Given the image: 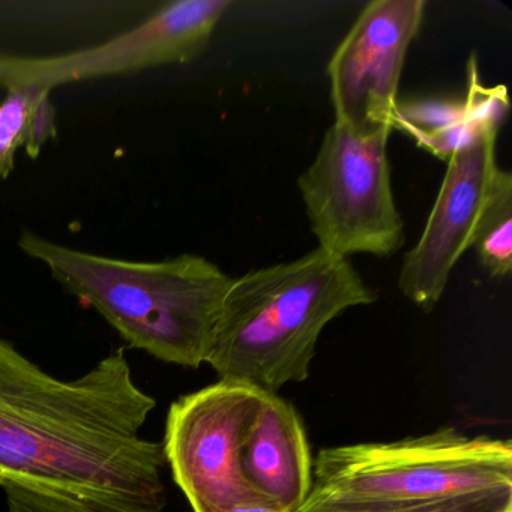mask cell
Returning a JSON list of instances; mask_svg holds the SVG:
<instances>
[{
	"instance_id": "4fadbf2b",
	"label": "cell",
	"mask_w": 512,
	"mask_h": 512,
	"mask_svg": "<svg viewBox=\"0 0 512 512\" xmlns=\"http://www.w3.org/2000/svg\"><path fill=\"white\" fill-rule=\"evenodd\" d=\"M472 248L482 268L493 278L512 271V175L497 169L476 223Z\"/></svg>"
},
{
	"instance_id": "30bf717a",
	"label": "cell",
	"mask_w": 512,
	"mask_h": 512,
	"mask_svg": "<svg viewBox=\"0 0 512 512\" xmlns=\"http://www.w3.org/2000/svg\"><path fill=\"white\" fill-rule=\"evenodd\" d=\"M250 487L280 511L298 512L313 490V461L301 416L295 407L266 392L241 449Z\"/></svg>"
},
{
	"instance_id": "3957f363",
	"label": "cell",
	"mask_w": 512,
	"mask_h": 512,
	"mask_svg": "<svg viewBox=\"0 0 512 512\" xmlns=\"http://www.w3.org/2000/svg\"><path fill=\"white\" fill-rule=\"evenodd\" d=\"M20 250L74 298L94 308L128 346L181 367L205 364L232 277L196 254L134 262L77 250L32 230Z\"/></svg>"
},
{
	"instance_id": "2e32d148",
	"label": "cell",
	"mask_w": 512,
	"mask_h": 512,
	"mask_svg": "<svg viewBox=\"0 0 512 512\" xmlns=\"http://www.w3.org/2000/svg\"><path fill=\"white\" fill-rule=\"evenodd\" d=\"M227 512H283L269 502L265 497H253V499L244 500V502L236 503L235 506Z\"/></svg>"
},
{
	"instance_id": "9c48e42d",
	"label": "cell",
	"mask_w": 512,
	"mask_h": 512,
	"mask_svg": "<svg viewBox=\"0 0 512 512\" xmlns=\"http://www.w3.org/2000/svg\"><path fill=\"white\" fill-rule=\"evenodd\" d=\"M499 131L487 130L446 163L445 178L418 244L398 275L401 293L425 313L436 308L458 260L472 248L476 223L496 175Z\"/></svg>"
},
{
	"instance_id": "52a82bcc",
	"label": "cell",
	"mask_w": 512,
	"mask_h": 512,
	"mask_svg": "<svg viewBox=\"0 0 512 512\" xmlns=\"http://www.w3.org/2000/svg\"><path fill=\"white\" fill-rule=\"evenodd\" d=\"M233 0H178L106 43L56 56L0 55V86L55 89L199 58Z\"/></svg>"
},
{
	"instance_id": "7c38bea8",
	"label": "cell",
	"mask_w": 512,
	"mask_h": 512,
	"mask_svg": "<svg viewBox=\"0 0 512 512\" xmlns=\"http://www.w3.org/2000/svg\"><path fill=\"white\" fill-rule=\"evenodd\" d=\"M298 512H512V488L442 499H370L311 490Z\"/></svg>"
},
{
	"instance_id": "ba28073f",
	"label": "cell",
	"mask_w": 512,
	"mask_h": 512,
	"mask_svg": "<svg viewBox=\"0 0 512 512\" xmlns=\"http://www.w3.org/2000/svg\"><path fill=\"white\" fill-rule=\"evenodd\" d=\"M425 0H373L359 14L328 64L335 124L356 134L392 128L410 44Z\"/></svg>"
},
{
	"instance_id": "9a60e30c",
	"label": "cell",
	"mask_w": 512,
	"mask_h": 512,
	"mask_svg": "<svg viewBox=\"0 0 512 512\" xmlns=\"http://www.w3.org/2000/svg\"><path fill=\"white\" fill-rule=\"evenodd\" d=\"M2 488L7 496L8 512H115L71 497L31 490L20 485H4Z\"/></svg>"
},
{
	"instance_id": "277c9868",
	"label": "cell",
	"mask_w": 512,
	"mask_h": 512,
	"mask_svg": "<svg viewBox=\"0 0 512 512\" xmlns=\"http://www.w3.org/2000/svg\"><path fill=\"white\" fill-rule=\"evenodd\" d=\"M313 475V490L341 497L427 500L508 490L512 445L448 427L397 442L323 449Z\"/></svg>"
},
{
	"instance_id": "6da1fadb",
	"label": "cell",
	"mask_w": 512,
	"mask_h": 512,
	"mask_svg": "<svg viewBox=\"0 0 512 512\" xmlns=\"http://www.w3.org/2000/svg\"><path fill=\"white\" fill-rule=\"evenodd\" d=\"M155 406L124 349L61 379L0 338V487L115 512L163 511V443L140 436Z\"/></svg>"
},
{
	"instance_id": "8fae6325",
	"label": "cell",
	"mask_w": 512,
	"mask_h": 512,
	"mask_svg": "<svg viewBox=\"0 0 512 512\" xmlns=\"http://www.w3.org/2000/svg\"><path fill=\"white\" fill-rule=\"evenodd\" d=\"M0 101V181L16 167L17 154L40 157L44 146L58 137L52 89L35 85H11Z\"/></svg>"
},
{
	"instance_id": "5bb4252c",
	"label": "cell",
	"mask_w": 512,
	"mask_h": 512,
	"mask_svg": "<svg viewBox=\"0 0 512 512\" xmlns=\"http://www.w3.org/2000/svg\"><path fill=\"white\" fill-rule=\"evenodd\" d=\"M467 121L482 125L470 113L466 98L461 101H412V103L397 104L392 130L398 128L412 137L424 136V134L439 133V131ZM482 127H487V125H482Z\"/></svg>"
},
{
	"instance_id": "5b68a950",
	"label": "cell",
	"mask_w": 512,
	"mask_h": 512,
	"mask_svg": "<svg viewBox=\"0 0 512 512\" xmlns=\"http://www.w3.org/2000/svg\"><path fill=\"white\" fill-rule=\"evenodd\" d=\"M392 128L356 134L332 124L298 187L319 248L347 257H388L404 245L388 160Z\"/></svg>"
},
{
	"instance_id": "7a4b0ae2",
	"label": "cell",
	"mask_w": 512,
	"mask_h": 512,
	"mask_svg": "<svg viewBox=\"0 0 512 512\" xmlns=\"http://www.w3.org/2000/svg\"><path fill=\"white\" fill-rule=\"evenodd\" d=\"M376 299L350 259L319 247L292 262L254 269L232 278L205 364L220 380L277 394L310 376L326 325Z\"/></svg>"
},
{
	"instance_id": "8992f818",
	"label": "cell",
	"mask_w": 512,
	"mask_h": 512,
	"mask_svg": "<svg viewBox=\"0 0 512 512\" xmlns=\"http://www.w3.org/2000/svg\"><path fill=\"white\" fill-rule=\"evenodd\" d=\"M266 392L220 380L170 406L164 458L194 512H227L257 494L245 479L241 449Z\"/></svg>"
}]
</instances>
